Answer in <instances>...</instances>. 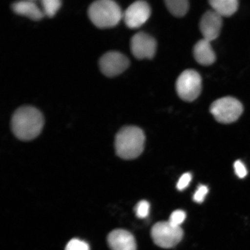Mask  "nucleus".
<instances>
[{"label": "nucleus", "instance_id": "14", "mask_svg": "<svg viewBox=\"0 0 250 250\" xmlns=\"http://www.w3.org/2000/svg\"><path fill=\"white\" fill-rule=\"evenodd\" d=\"M209 3L213 11L221 17H230L235 13L239 7L237 0H211Z\"/></svg>", "mask_w": 250, "mask_h": 250}, {"label": "nucleus", "instance_id": "20", "mask_svg": "<svg viewBox=\"0 0 250 250\" xmlns=\"http://www.w3.org/2000/svg\"><path fill=\"white\" fill-rule=\"evenodd\" d=\"M208 192V187L204 185L199 186L198 189L193 195V199L196 203H201L205 199V197L207 195Z\"/></svg>", "mask_w": 250, "mask_h": 250}, {"label": "nucleus", "instance_id": "13", "mask_svg": "<svg viewBox=\"0 0 250 250\" xmlns=\"http://www.w3.org/2000/svg\"><path fill=\"white\" fill-rule=\"evenodd\" d=\"M12 8L16 14L24 16L30 20L38 21L44 17V14L35 1H23L14 3Z\"/></svg>", "mask_w": 250, "mask_h": 250}, {"label": "nucleus", "instance_id": "17", "mask_svg": "<svg viewBox=\"0 0 250 250\" xmlns=\"http://www.w3.org/2000/svg\"><path fill=\"white\" fill-rule=\"evenodd\" d=\"M150 205L146 201H141L137 203L134 211H135L136 216L139 218H145L149 215Z\"/></svg>", "mask_w": 250, "mask_h": 250}, {"label": "nucleus", "instance_id": "6", "mask_svg": "<svg viewBox=\"0 0 250 250\" xmlns=\"http://www.w3.org/2000/svg\"><path fill=\"white\" fill-rule=\"evenodd\" d=\"M202 90V78L195 70H187L178 78L176 90L184 101L192 102L198 98Z\"/></svg>", "mask_w": 250, "mask_h": 250}, {"label": "nucleus", "instance_id": "16", "mask_svg": "<svg viewBox=\"0 0 250 250\" xmlns=\"http://www.w3.org/2000/svg\"><path fill=\"white\" fill-rule=\"evenodd\" d=\"M41 2L43 14L49 18L54 17L62 5L61 1L59 0H43Z\"/></svg>", "mask_w": 250, "mask_h": 250}, {"label": "nucleus", "instance_id": "15", "mask_svg": "<svg viewBox=\"0 0 250 250\" xmlns=\"http://www.w3.org/2000/svg\"><path fill=\"white\" fill-rule=\"evenodd\" d=\"M165 4L170 13L177 17H183L189 9V2L187 0H167Z\"/></svg>", "mask_w": 250, "mask_h": 250}, {"label": "nucleus", "instance_id": "22", "mask_svg": "<svg viewBox=\"0 0 250 250\" xmlns=\"http://www.w3.org/2000/svg\"><path fill=\"white\" fill-rule=\"evenodd\" d=\"M233 167L237 176L240 179H243L248 174V170L241 161L238 160L234 162Z\"/></svg>", "mask_w": 250, "mask_h": 250}, {"label": "nucleus", "instance_id": "9", "mask_svg": "<svg viewBox=\"0 0 250 250\" xmlns=\"http://www.w3.org/2000/svg\"><path fill=\"white\" fill-rule=\"evenodd\" d=\"M130 48L137 59H151L156 51V42L152 37L140 32L133 36L130 42Z\"/></svg>", "mask_w": 250, "mask_h": 250}, {"label": "nucleus", "instance_id": "4", "mask_svg": "<svg viewBox=\"0 0 250 250\" xmlns=\"http://www.w3.org/2000/svg\"><path fill=\"white\" fill-rule=\"evenodd\" d=\"M243 111V107L238 100L232 97H225L212 103L210 112L218 123L230 124L236 121Z\"/></svg>", "mask_w": 250, "mask_h": 250}, {"label": "nucleus", "instance_id": "5", "mask_svg": "<svg viewBox=\"0 0 250 250\" xmlns=\"http://www.w3.org/2000/svg\"><path fill=\"white\" fill-rule=\"evenodd\" d=\"M151 234L156 246L163 249H171L183 239L184 231L181 227L174 226L168 221H162L152 227Z\"/></svg>", "mask_w": 250, "mask_h": 250}, {"label": "nucleus", "instance_id": "18", "mask_svg": "<svg viewBox=\"0 0 250 250\" xmlns=\"http://www.w3.org/2000/svg\"><path fill=\"white\" fill-rule=\"evenodd\" d=\"M65 250H90V248L86 242L80 239H73L67 243Z\"/></svg>", "mask_w": 250, "mask_h": 250}, {"label": "nucleus", "instance_id": "2", "mask_svg": "<svg viewBox=\"0 0 250 250\" xmlns=\"http://www.w3.org/2000/svg\"><path fill=\"white\" fill-rule=\"evenodd\" d=\"M145 141V134L140 128L125 126L119 131L115 137V151L119 157L125 160H132L142 154Z\"/></svg>", "mask_w": 250, "mask_h": 250}, {"label": "nucleus", "instance_id": "19", "mask_svg": "<svg viewBox=\"0 0 250 250\" xmlns=\"http://www.w3.org/2000/svg\"><path fill=\"white\" fill-rule=\"evenodd\" d=\"M186 218V212L181 210H177L172 212L168 221L174 226L180 227Z\"/></svg>", "mask_w": 250, "mask_h": 250}, {"label": "nucleus", "instance_id": "7", "mask_svg": "<svg viewBox=\"0 0 250 250\" xmlns=\"http://www.w3.org/2000/svg\"><path fill=\"white\" fill-rule=\"evenodd\" d=\"M129 65V59L120 52L111 51L106 53L99 61V67L103 74L113 77L123 73Z\"/></svg>", "mask_w": 250, "mask_h": 250}, {"label": "nucleus", "instance_id": "10", "mask_svg": "<svg viewBox=\"0 0 250 250\" xmlns=\"http://www.w3.org/2000/svg\"><path fill=\"white\" fill-rule=\"evenodd\" d=\"M223 25V19L220 15L212 11H208L203 15L200 21V30L203 39L212 42L220 35Z\"/></svg>", "mask_w": 250, "mask_h": 250}, {"label": "nucleus", "instance_id": "1", "mask_svg": "<svg viewBox=\"0 0 250 250\" xmlns=\"http://www.w3.org/2000/svg\"><path fill=\"white\" fill-rule=\"evenodd\" d=\"M44 119L38 109L23 106L15 111L11 120V128L15 136L23 141L33 140L42 132Z\"/></svg>", "mask_w": 250, "mask_h": 250}, {"label": "nucleus", "instance_id": "3", "mask_svg": "<svg viewBox=\"0 0 250 250\" xmlns=\"http://www.w3.org/2000/svg\"><path fill=\"white\" fill-rule=\"evenodd\" d=\"M88 15L90 21L100 29L114 27L123 18L117 3L111 0H99L90 5Z\"/></svg>", "mask_w": 250, "mask_h": 250}, {"label": "nucleus", "instance_id": "21", "mask_svg": "<svg viewBox=\"0 0 250 250\" xmlns=\"http://www.w3.org/2000/svg\"><path fill=\"white\" fill-rule=\"evenodd\" d=\"M192 180V175L189 173L184 174L180 178L177 184V189L179 190H183L188 187L190 181Z\"/></svg>", "mask_w": 250, "mask_h": 250}, {"label": "nucleus", "instance_id": "11", "mask_svg": "<svg viewBox=\"0 0 250 250\" xmlns=\"http://www.w3.org/2000/svg\"><path fill=\"white\" fill-rule=\"evenodd\" d=\"M107 243L111 250H136V240L129 231L118 229L112 230L107 237Z\"/></svg>", "mask_w": 250, "mask_h": 250}, {"label": "nucleus", "instance_id": "8", "mask_svg": "<svg viewBox=\"0 0 250 250\" xmlns=\"http://www.w3.org/2000/svg\"><path fill=\"white\" fill-rule=\"evenodd\" d=\"M151 11L147 2L144 1L134 2L123 14L125 24L130 29H137L148 21Z\"/></svg>", "mask_w": 250, "mask_h": 250}, {"label": "nucleus", "instance_id": "12", "mask_svg": "<svg viewBox=\"0 0 250 250\" xmlns=\"http://www.w3.org/2000/svg\"><path fill=\"white\" fill-rule=\"evenodd\" d=\"M193 55L198 63L203 65H210L215 61V54L210 42L202 39L196 43L193 48Z\"/></svg>", "mask_w": 250, "mask_h": 250}]
</instances>
